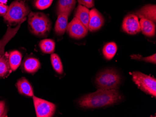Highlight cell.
Returning a JSON list of instances; mask_svg holds the SVG:
<instances>
[{
  "mask_svg": "<svg viewBox=\"0 0 156 117\" xmlns=\"http://www.w3.org/2000/svg\"><path fill=\"white\" fill-rule=\"evenodd\" d=\"M122 99L117 89H98L95 92L84 95L79 100V104L83 108H100L116 104Z\"/></svg>",
  "mask_w": 156,
  "mask_h": 117,
  "instance_id": "obj_1",
  "label": "cell"
},
{
  "mask_svg": "<svg viewBox=\"0 0 156 117\" xmlns=\"http://www.w3.org/2000/svg\"><path fill=\"white\" fill-rule=\"evenodd\" d=\"M28 25L30 31L35 35L44 36L51 29V22L44 13L30 12L28 16Z\"/></svg>",
  "mask_w": 156,
  "mask_h": 117,
  "instance_id": "obj_2",
  "label": "cell"
},
{
  "mask_svg": "<svg viewBox=\"0 0 156 117\" xmlns=\"http://www.w3.org/2000/svg\"><path fill=\"white\" fill-rule=\"evenodd\" d=\"M30 13L29 6L22 0H15L9 7L7 14L4 19L9 24H16L23 22L26 20V16Z\"/></svg>",
  "mask_w": 156,
  "mask_h": 117,
  "instance_id": "obj_3",
  "label": "cell"
},
{
  "mask_svg": "<svg viewBox=\"0 0 156 117\" xmlns=\"http://www.w3.org/2000/svg\"><path fill=\"white\" fill-rule=\"evenodd\" d=\"M121 77L114 70L106 69L98 73L95 83L98 89H118L121 83Z\"/></svg>",
  "mask_w": 156,
  "mask_h": 117,
  "instance_id": "obj_4",
  "label": "cell"
},
{
  "mask_svg": "<svg viewBox=\"0 0 156 117\" xmlns=\"http://www.w3.org/2000/svg\"><path fill=\"white\" fill-rule=\"evenodd\" d=\"M23 22L15 28L9 27L3 38L0 40V77H5L10 72V65L8 57L4 54L5 45L15 36Z\"/></svg>",
  "mask_w": 156,
  "mask_h": 117,
  "instance_id": "obj_5",
  "label": "cell"
},
{
  "mask_svg": "<svg viewBox=\"0 0 156 117\" xmlns=\"http://www.w3.org/2000/svg\"><path fill=\"white\" fill-rule=\"evenodd\" d=\"M131 75L132 80L139 89L156 98V78L140 71H134Z\"/></svg>",
  "mask_w": 156,
  "mask_h": 117,
  "instance_id": "obj_6",
  "label": "cell"
},
{
  "mask_svg": "<svg viewBox=\"0 0 156 117\" xmlns=\"http://www.w3.org/2000/svg\"><path fill=\"white\" fill-rule=\"evenodd\" d=\"M33 103L37 117H51L56 110V106L51 102L33 96Z\"/></svg>",
  "mask_w": 156,
  "mask_h": 117,
  "instance_id": "obj_7",
  "label": "cell"
},
{
  "mask_svg": "<svg viewBox=\"0 0 156 117\" xmlns=\"http://www.w3.org/2000/svg\"><path fill=\"white\" fill-rule=\"evenodd\" d=\"M66 30L70 37L80 39L87 35L88 29L78 18L74 17L72 21L68 23Z\"/></svg>",
  "mask_w": 156,
  "mask_h": 117,
  "instance_id": "obj_8",
  "label": "cell"
},
{
  "mask_svg": "<svg viewBox=\"0 0 156 117\" xmlns=\"http://www.w3.org/2000/svg\"><path fill=\"white\" fill-rule=\"evenodd\" d=\"M122 28L129 35H136L141 31V27L138 17L134 14L127 15L123 20Z\"/></svg>",
  "mask_w": 156,
  "mask_h": 117,
  "instance_id": "obj_9",
  "label": "cell"
},
{
  "mask_svg": "<svg viewBox=\"0 0 156 117\" xmlns=\"http://www.w3.org/2000/svg\"><path fill=\"white\" fill-rule=\"evenodd\" d=\"M104 23V18L100 12L95 8L91 9L88 22V30L90 32L97 31L101 28Z\"/></svg>",
  "mask_w": 156,
  "mask_h": 117,
  "instance_id": "obj_10",
  "label": "cell"
},
{
  "mask_svg": "<svg viewBox=\"0 0 156 117\" xmlns=\"http://www.w3.org/2000/svg\"><path fill=\"white\" fill-rule=\"evenodd\" d=\"M133 14L140 19L150 20L154 23L156 22V6L153 4H148L143 6L139 10L133 13Z\"/></svg>",
  "mask_w": 156,
  "mask_h": 117,
  "instance_id": "obj_11",
  "label": "cell"
},
{
  "mask_svg": "<svg viewBox=\"0 0 156 117\" xmlns=\"http://www.w3.org/2000/svg\"><path fill=\"white\" fill-rule=\"evenodd\" d=\"M68 16L69 15L66 13L58 15L54 28L55 32L58 35L62 36L65 33L68 24Z\"/></svg>",
  "mask_w": 156,
  "mask_h": 117,
  "instance_id": "obj_12",
  "label": "cell"
},
{
  "mask_svg": "<svg viewBox=\"0 0 156 117\" xmlns=\"http://www.w3.org/2000/svg\"><path fill=\"white\" fill-rule=\"evenodd\" d=\"M16 86L20 94L33 97L34 96L33 88L26 78L23 77L19 79L16 84Z\"/></svg>",
  "mask_w": 156,
  "mask_h": 117,
  "instance_id": "obj_13",
  "label": "cell"
},
{
  "mask_svg": "<svg viewBox=\"0 0 156 117\" xmlns=\"http://www.w3.org/2000/svg\"><path fill=\"white\" fill-rule=\"evenodd\" d=\"M76 4V0H58L57 9L58 14L66 13L69 16Z\"/></svg>",
  "mask_w": 156,
  "mask_h": 117,
  "instance_id": "obj_14",
  "label": "cell"
},
{
  "mask_svg": "<svg viewBox=\"0 0 156 117\" xmlns=\"http://www.w3.org/2000/svg\"><path fill=\"white\" fill-rule=\"evenodd\" d=\"M141 31L146 36L152 37L156 34L155 23L150 20L146 19H141L140 22Z\"/></svg>",
  "mask_w": 156,
  "mask_h": 117,
  "instance_id": "obj_15",
  "label": "cell"
},
{
  "mask_svg": "<svg viewBox=\"0 0 156 117\" xmlns=\"http://www.w3.org/2000/svg\"><path fill=\"white\" fill-rule=\"evenodd\" d=\"M90 10L85 6L79 4L75 13V17L83 23V25L88 29Z\"/></svg>",
  "mask_w": 156,
  "mask_h": 117,
  "instance_id": "obj_16",
  "label": "cell"
},
{
  "mask_svg": "<svg viewBox=\"0 0 156 117\" xmlns=\"http://www.w3.org/2000/svg\"><path fill=\"white\" fill-rule=\"evenodd\" d=\"M23 69L29 73H34L37 71L41 66L38 59L34 57H29L26 59L23 63Z\"/></svg>",
  "mask_w": 156,
  "mask_h": 117,
  "instance_id": "obj_17",
  "label": "cell"
},
{
  "mask_svg": "<svg viewBox=\"0 0 156 117\" xmlns=\"http://www.w3.org/2000/svg\"><path fill=\"white\" fill-rule=\"evenodd\" d=\"M22 59V55L19 51L14 50L11 51L9 57V62L10 69L13 71L16 70L20 66Z\"/></svg>",
  "mask_w": 156,
  "mask_h": 117,
  "instance_id": "obj_18",
  "label": "cell"
},
{
  "mask_svg": "<svg viewBox=\"0 0 156 117\" xmlns=\"http://www.w3.org/2000/svg\"><path fill=\"white\" fill-rule=\"evenodd\" d=\"M117 50V46L115 42H109L105 44L102 50L103 55L106 59L110 60L114 57Z\"/></svg>",
  "mask_w": 156,
  "mask_h": 117,
  "instance_id": "obj_19",
  "label": "cell"
},
{
  "mask_svg": "<svg viewBox=\"0 0 156 117\" xmlns=\"http://www.w3.org/2000/svg\"><path fill=\"white\" fill-rule=\"evenodd\" d=\"M39 45L41 51L45 54H52L55 50V43L52 39H44L41 40Z\"/></svg>",
  "mask_w": 156,
  "mask_h": 117,
  "instance_id": "obj_20",
  "label": "cell"
},
{
  "mask_svg": "<svg viewBox=\"0 0 156 117\" xmlns=\"http://www.w3.org/2000/svg\"><path fill=\"white\" fill-rule=\"evenodd\" d=\"M51 65L54 70L58 74L63 73V66L60 57L55 53H52L51 56Z\"/></svg>",
  "mask_w": 156,
  "mask_h": 117,
  "instance_id": "obj_21",
  "label": "cell"
},
{
  "mask_svg": "<svg viewBox=\"0 0 156 117\" xmlns=\"http://www.w3.org/2000/svg\"><path fill=\"white\" fill-rule=\"evenodd\" d=\"M53 0H35L34 6L39 10H44L51 5Z\"/></svg>",
  "mask_w": 156,
  "mask_h": 117,
  "instance_id": "obj_22",
  "label": "cell"
},
{
  "mask_svg": "<svg viewBox=\"0 0 156 117\" xmlns=\"http://www.w3.org/2000/svg\"><path fill=\"white\" fill-rule=\"evenodd\" d=\"M132 59H136V60H142V61H145L146 62L156 64V54L154 55H151L150 56L147 57H146L143 58L142 56L139 55H133L130 56Z\"/></svg>",
  "mask_w": 156,
  "mask_h": 117,
  "instance_id": "obj_23",
  "label": "cell"
},
{
  "mask_svg": "<svg viewBox=\"0 0 156 117\" xmlns=\"http://www.w3.org/2000/svg\"><path fill=\"white\" fill-rule=\"evenodd\" d=\"M80 5L85 6L88 9L94 7V0H77Z\"/></svg>",
  "mask_w": 156,
  "mask_h": 117,
  "instance_id": "obj_24",
  "label": "cell"
},
{
  "mask_svg": "<svg viewBox=\"0 0 156 117\" xmlns=\"http://www.w3.org/2000/svg\"><path fill=\"white\" fill-rule=\"evenodd\" d=\"M9 9V6L6 4L0 3V15L3 16L7 14Z\"/></svg>",
  "mask_w": 156,
  "mask_h": 117,
  "instance_id": "obj_25",
  "label": "cell"
},
{
  "mask_svg": "<svg viewBox=\"0 0 156 117\" xmlns=\"http://www.w3.org/2000/svg\"><path fill=\"white\" fill-rule=\"evenodd\" d=\"M5 103L4 101H0V117H6L5 114Z\"/></svg>",
  "mask_w": 156,
  "mask_h": 117,
  "instance_id": "obj_26",
  "label": "cell"
},
{
  "mask_svg": "<svg viewBox=\"0 0 156 117\" xmlns=\"http://www.w3.org/2000/svg\"><path fill=\"white\" fill-rule=\"evenodd\" d=\"M8 0H0V3L3 4H7Z\"/></svg>",
  "mask_w": 156,
  "mask_h": 117,
  "instance_id": "obj_27",
  "label": "cell"
}]
</instances>
